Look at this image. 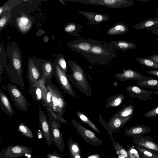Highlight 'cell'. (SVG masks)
Returning <instances> with one entry per match:
<instances>
[{"mask_svg": "<svg viewBox=\"0 0 158 158\" xmlns=\"http://www.w3.org/2000/svg\"><path fill=\"white\" fill-rule=\"evenodd\" d=\"M9 61L5 66L10 81L24 88L23 76V66L22 52L15 42L8 44L6 49Z\"/></svg>", "mask_w": 158, "mask_h": 158, "instance_id": "cell-1", "label": "cell"}, {"mask_svg": "<svg viewBox=\"0 0 158 158\" xmlns=\"http://www.w3.org/2000/svg\"><path fill=\"white\" fill-rule=\"evenodd\" d=\"M84 57L91 63L105 65L116 55L111 44L95 40L89 52Z\"/></svg>", "mask_w": 158, "mask_h": 158, "instance_id": "cell-2", "label": "cell"}, {"mask_svg": "<svg viewBox=\"0 0 158 158\" xmlns=\"http://www.w3.org/2000/svg\"><path fill=\"white\" fill-rule=\"evenodd\" d=\"M71 71L70 74H66L69 80L77 89L85 95L90 96L92 95L91 87L86 78L85 71L81 66L76 62L67 61Z\"/></svg>", "mask_w": 158, "mask_h": 158, "instance_id": "cell-3", "label": "cell"}, {"mask_svg": "<svg viewBox=\"0 0 158 158\" xmlns=\"http://www.w3.org/2000/svg\"><path fill=\"white\" fill-rule=\"evenodd\" d=\"M43 61L44 59H38L34 57L29 58L27 78L29 82V92L42 79Z\"/></svg>", "mask_w": 158, "mask_h": 158, "instance_id": "cell-4", "label": "cell"}, {"mask_svg": "<svg viewBox=\"0 0 158 158\" xmlns=\"http://www.w3.org/2000/svg\"><path fill=\"white\" fill-rule=\"evenodd\" d=\"M133 114L130 116L123 118L120 117L116 113L111 118L106 124L103 119L101 114H99L98 120L111 136L113 133L121 129L133 117Z\"/></svg>", "mask_w": 158, "mask_h": 158, "instance_id": "cell-5", "label": "cell"}, {"mask_svg": "<svg viewBox=\"0 0 158 158\" xmlns=\"http://www.w3.org/2000/svg\"><path fill=\"white\" fill-rule=\"evenodd\" d=\"M68 1L89 5H100L113 9L127 7L135 4V2L131 0H71Z\"/></svg>", "mask_w": 158, "mask_h": 158, "instance_id": "cell-6", "label": "cell"}, {"mask_svg": "<svg viewBox=\"0 0 158 158\" xmlns=\"http://www.w3.org/2000/svg\"><path fill=\"white\" fill-rule=\"evenodd\" d=\"M46 110L49 117V123L53 138V142L58 149L62 152L65 146L64 137L60 129V120L55 119L49 111Z\"/></svg>", "mask_w": 158, "mask_h": 158, "instance_id": "cell-7", "label": "cell"}, {"mask_svg": "<svg viewBox=\"0 0 158 158\" xmlns=\"http://www.w3.org/2000/svg\"><path fill=\"white\" fill-rule=\"evenodd\" d=\"M54 75L57 81L63 91L73 97L76 98V94L71 85L66 74L58 65L55 59L53 63Z\"/></svg>", "mask_w": 158, "mask_h": 158, "instance_id": "cell-8", "label": "cell"}, {"mask_svg": "<svg viewBox=\"0 0 158 158\" xmlns=\"http://www.w3.org/2000/svg\"><path fill=\"white\" fill-rule=\"evenodd\" d=\"M32 152V149L27 146L19 144L10 145L1 149L0 158H18L31 155Z\"/></svg>", "mask_w": 158, "mask_h": 158, "instance_id": "cell-9", "label": "cell"}, {"mask_svg": "<svg viewBox=\"0 0 158 158\" xmlns=\"http://www.w3.org/2000/svg\"><path fill=\"white\" fill-rule=\"evenodd\" d=\"M6 89L17 108L19 110L26 111L27 109V102L21 90L11 83L7 84Z\"/></svg>", "mask_w": 158, "mask_h": 158, "instance_id": "cell-10", "label": "cell"}, {"mask_svg": "<svg viewBox=\"0 0 158 158\" xmlns=\"http://www.w3.org/2000/svg\"><path fill=\"white\" fill-rule=\"evenodd\" d=\"M71 122L83 139L88 143L93 146L102 144V142L92 131L87 129L74 119Z\"/></svg>", "mask_w": 158, "mask_h": 158, "instance_id": "cell-11", "label": "cell"}, {"mask_svg": "<svg viewBox=\"0 0 158 158\" xmlns=\"http://www.w3.org/2000/svg\"><path fill=\"white\" fill-rule=\"evenodd\" d=\"M94 40L79 38L67 43V45L69 48L84 56L89 52Z\"/></svg>", "mask_w": 158, "mask_h": 158, "instance_id": "cell-12", "label": "cell"}, {"mask_svg": "<svg viewBox=\"0 0 158 158\" xmlns=\"http://www.w3.org/2000/svg\"><path fill=\"white\" fill-rule=\"evenodd\" d=\"M128 95L133 98H136L140 100L146 101L152 99V94L158 95V91H152L144 89L137 85H131L126 87Z\"/></svg>", "mask_w": 158, "mask_h": 158, "instance_id": "cell-13", "label": "cell"}, {"mask_svg": "<svg viewBox=\"0 0 158 158\" xmlns=\"http://www.w3.org/2000/svg\"><path fill=\"white\" fill-rule=\"evenodd\" d=\"M39 117L41 130L46 142L49 147H51L53 142L52 135L47 116L41 107L39 108Z\"/></svg>", "mask_w": 158, "mask_h": 158, "instance_id": "cell-14", "label": "cell"}, {"mask_svg": "<svg viewBox=\"0 0 158 158\" xmlns=\"http://www.w3.org/2000/svg\"><path fill=\"white\" fill-rule=\"evenodd\" d=\"M46 79H42L33 88L29 94L32 96L34 100L40 103L43 106L45 105V98L47 88L45 85Z\"/></svg>", "mask_w": 158, "mask_h": 158, "instance_id": "cell-15", "label": "cell"}, {"mask_svg": "<svg viewBox=\"0 0 158 158\" xmlns=\"http://www.w3.org/2000/svg\"><path fill=\"white\" fill-rule=\"evenodd\" d=\"M118 80L121 81L127 80H144L152 78L146 77L139 72L131 69L124 70L123 72L117 73L114 76Z\"/></svg>", "mask_w": 158, "mask_h": 158, "instance_id": "cell-16", "label": "cell"}, {"mask_svg": "<svg viewBox=\"0 0 158 158\" xmlns=\"http://www.w3.org/2000/svg\"><path fill=\"white\" fill-rule=\"evenodd\" d=\"M46 80L48 82L56 94L60 123H67V121L63 117L67 105L63 94L59 89L51 82V80L48 79H46Z\"/></svg>", "mask_w": 158, "mask_h": 158, "instance_id": "cell-17", "label": "cell"}, {"mask_svg": "<svg viewBox=\"0 0 158 158\" xmlns=\"http://www.w3.org/2000/svg\"><path fill=\"white\" fill-rule=\"evenodd\" d=\"M78 13L86 17L88 21L86 23L89 25H97L110 18L107 15L92 12L80 11Z\"/></svg>", "mask_w": 158, "mask_h": 158, "instance_id": "cell-18", "label": "cell"}, {"mask_svg": "<svg viewBox=\"0 0 158 158\" xmlns=\"http://www.w3.org/2000/svg\"><path fill=\"white\" fill-rule=\"evenodd\" d=\"M133 142L138 146L153 150L158 153V144L149 135H142L135 138Z\"/></svg>", "mask_w": 158, "mask_h": 158, "instance_id": "cell-19", "label": "cell"}, {"mask_svg": "<svg viewBox=\"0 0 158 158\" xmlns=\"http://www.w3.org/2000/svg\"><path fill=\"white\" fill-rule=\"evenodd\" d=\"M151 131V129L145 125L136 124L126 129L124 131V133L126 135L135 138Z\"/></svg>", "mask_w": 158, "mask_h": 158, "instance_id": "cell-20", "label": "cell"}, {"mask_svg": "<svg viewBox=\"0 0 158 158\" xmlns=\"http://www.w3.org/2000/svg\"><path fill=\"white\" fill-rule=\"evenodd\" d=\"M16 23L18 29L22 33L27 32L32 26V20L24 13L17 18Z\"/></svg>", "mask_w": 158, "mask_h": 158, "instance_id": "cell-21", "label": "cell"}, {"mask_svg": "<svg viewBox=\"0 0 158 158\" xmlns=\"http://www.w3.org/2000/svg\"><path fill=\"white\" fill-rule=\"evenodd\" d=\"M0 108L5 114L10 116L14 114L10 100L1 89L0 90Z\"/></svg>", "mask_w": 158, "mask_h": 158, "instance_id": "cell-22", "label": "cell"}, {"mask_svg": "<svg viewBox=\"0 0 158 158\" xmlns=\"http://www.w3.org/2000/svg\"><path fill=\"white\" fill-rule=\"evenodd\" d=\"M108 42L113 46L114 48L124 52L136 47V44L134 43L125 40L112 41Z\"/></svg>", "mask_w": 158, "mask_h": 158, "instance_id": "cell-23", "label": "cell"}, {"mask_svg": "<svg viewBox=\"0 0 158 158\" xmlns=\"http://www.w3.org/2000/svg\"><path fill=\"white\" fill-rule=\"evenodd\" d=\"M83 28L82 25L74 22H70L64 26V31L70 35L80 37V35L79 32L81 33Z\"/></svg>", "mask_w": 158, "mask_h": 158, "instance_id": "cell-24", "label": "cell"}, {"mask_svg": "<svg viewBox=\"0 0 158 158\" xmlns=\"http://www.w3.org/2000/svg\"><path fill=\"white\" fill-rule=\"evenodd\" d=\"M43 76L42 79L51 80L54 73L53 63L50 60L44 59L42 64Z\"/></svg>", "mask_w": 158, "mask_h": 158, "instance_id": "cell-25", "label": "cell"}, {"mask_svg": "<svg viewBox=\"0 0 158 158\" xmlns=\"http://www.w3.org/2000/svg\"><path fill=\"white\" fill-rule=\"evenodd\" d=\"M129 29L125 24L122 23H118L110 27L108 30L107 35L111 36L121 35L127 32Z\"/></svg>", "mask_w": 158, "mask_h": 158, "instance_id": "cell-26", "label": "cell"}, {"mask_svg": "<svg viewBox=\"0 0 158 158\" xmlns=\"http://www.w3.org/2000/svg\"><path fill=\"white\" fill-rule=\"evenodd\" d=\"M68 144L71 158H81V149L77 142L70 138L69 140Z\"/></svg>", "mask_w": 158, "mask_h": 158, "instance_id": "cell-27", "label": "cell"}, {"mask_svg": "<svg viewBox=\"0 0 158 158\" xmlns=\"http://www.w3.org/2000/svg\"><path fill=\"white\" fill-rule=\"evenodd\" d=\"M125 98L122 94H117L109 97L106 104V108L110 107H116L121 104Z\"/></svg>", "mask_w": 158, "mask_h": 158, "instance_id": "cell-28", "label": "cell"}, {"mask_svg": "<svg viewBox=\"0 0 158 158\" xmlns=\"http://www.w3.org/2000/svg\"><path fill=\"white\" fill-rule=\"evenodd\" d=\"M158 24V21L155 18H149L136 24L133 27L135 29H149Z\"/></svg>", "mask_w": 158, "mask_h": 158, "instance_id": "cell-29", "label": "cell"}, {"mask_svg": "<svg viewBox=\"0 0 158 158\" xmlns=\"http://www.w3.org/2000/svg\"><path fill=\"white\" fill-rule=\"evenodd\" d=\"M137 85L143 88H147L158 90V80L151 79L137 81Z\"/></svg>", "mask_w": 158, "mask_h": 158, "instance_id": "cell-30", "label": "cell"}, {"mask_svg": "<svg viewBox=\"0 0 158 158\" xmlns=\"http://www.w3.org/2000/svg\"><path fill=\"white\" fill-rule=\"evenodd\" d=\"M122 107V108L117 112L120 117L124 118L133 114L135 107L133 105L126 106L124 105Z\"/></svg>", "mask_w": 158, "mask_h": 158, "instance_id": "cell-31", "label": "cell"}, {"mask_svg": "<svg viewBox=\"0 0 158 158\" xmlns=\"http://www.w3.org/2000/svg\"><path fill=\"white\" fill-rule=\"evenodd\" d=\"M7 55L4 50V46L2 44H0V76L4 72V68L7 64Z\"/></svg>", "mask_w": 158, "mask_h": 158, "instance_id": "cell-32", "label": "cell"}, {"mask_svg": "<svg viewBox=\"0 0 158 158\" xmlns=\"http://www.w3.org/2000/svg\"><path fill=\"white\" fill-rule=\"evenodd\" d=\"M78 118L83 123L87 124L93 130L98 133H100V131L96 126L86 115L80 111L76 113Z\"/></svg>", "mask_w": 158, "mask_h": 158, "instance_id": "cell-33", "label": "cell"}, {"mask_svg": "<svg viewBox=\"0 0 158 158\" xmlns=\"http://www.w3.org/2000/svg\"><path fill=\"white\" fill-rule=\"evenodd\" d=\"M18 131L24 136L30 139L34 138L33 133L30 128L23 122L19 124Z\"/></svg>", "mask_w": 158, "mask_h": 158, "instance_id": "cell-34", "label": "cell"}, {"mask_svg": "<svg viewBox=\"0 0 158 158\" xmlns=\"http://www.w3.org/2000/svg\"><path fill=\"white\" fill-rule=\"evenodd\" d=\"M110 137L117 154L121 155L125 158H130L127 151L118 143L115 142L112 136Z\"/></svg>", "mask_w": 158, "mask_h": 158, "instance_id": "cell-35", "label": "cell"}, {"mask_svg": "<svg viewBox=\"0 0 158 158\" xmlns=\"http://www.w3.org/2000/svg\"><path fill=\"white\" fill-rule=\"evenodd\" d=\"M134 146L135 149L139 152L141 153L145 156L150 158H158V153L157 152L135 145Z\"/></svg>", "mask_w": 158, "mask_h": 158, "instance_id": "cell-36", "label": "cell"}, {"mask_svg": "<svg viewBox=\"0 0 158 158\" xmlns=\"http://www.w3.org/2000/svg\"><path fill=\"white\" fill-rule=\"evenodd\" d=\"M11 13V10H8L3 12L0 15V31L8 24L10 18Z\"/></svg>", "mask_w": 158, "mask_h": 158, "instance_id": "cell-37", "label": "cell"}, {"mask_svg": "<svg viewBox=\"0 0 158 158\" xmlns=\"http://www.w3.org/2000/svg\"><path fill=\"white\" fill-rule=\"evenodd\" d=\"M136 60L140 64L147 67L158 69V64L148 58L136 57Z\"/></svg>", "mask_w": 158, "mask_h": 158, "instance_id": "cell-38", "label": "cell"}, {"mask_svg": "<svg viewBox=\"0 0 158 158\" xmlns=\"http://www.w3.org/2000/svg\"><path fill=\"white\" fill-rule=\"evenodd\" d=\"M55 59L58 65L66 73L68 67L64 55L63 54L58 55Z\"/></svg>", "mask_w": 158, "mask_h": 158, "instance_id": "cell-39", "label": "cell"}, {"mask_svg": "<svg viewBox=\"0 0 158 158\" xmlns=\"http://www.w3.org/2000/svg\"><path fill=\"white\" fill-rule=\"evenodd\" d=\"M134 147L131 146L128 147L127 152L130 158H140L139 152Z\"/></svg>", "mask_w": 158, "mask_h": 158, "instance_id": "cell-40", "label": "cell"}, {"mask_svg": "<svg viewBox=\"0 0 158 158\" xmlns=\"http://www.w3.org/2000/svg\"><path fill=\"white\" fill-rule=\"evenodd\" d=\"M45 106L46 105L49 108H52V96L51 92L48 88L45 97Z\"/></svg>", "mask_w": 158, "mask_h": 158, "instance_id": "cell-41", "label": "cell"}, {"mask_svg": "<svg viewBox=\"0 0 158 158\" xmlns=\"http://www.w3.org/2000/svg\"><path fill=\"white\" fill-rule=\"evenodd\" d=\"M143 115L147 118H151L158 116V106L145 112Z\"/></svg>", "mask_w": 158, "mask_h": 158, "instance_id": "cell-42", "label": "cell"}, {"mask_svg": "<svg viewBox=\"0 0 158 158\" xmlns=\"http://www.w3.org/2000/svg\"><path fill=\"white\" fill-rule=\"evenodd\" d=\"M47 158H63L56 151H53L52 153L47 154Z\"/></svg>", "mask_w": 158, "mask_h": 158, "instance_id": "cell-43", "label": "cell"}, {"mask_svg": "<svg viewBox=\"0 0 158 158\" xmlns=\"http://www.w3.org/2000/svg\"><path fill=\"white\" fill-rule=\"evenodd\" d=\"M148 58L153 61L156 63L158 64V55L154 54L151 56H149Z\"/></svg>", "mask_w": 158, "mask_h": 158, "instance_id": "cell-44", "label": "cell"}, {"mask_svg": "<svg viewBox=\"0 0 158 158\" xmlns=\"http://www.w3.org/2000/svg\"><path fill=\"white\" fill-rule=\"evenodd\" d=\"M146 72L148 74L158 77V70H146Z\"/></svg>", "mask_w": 158, "mask_h": 158, "instance_id": "cell-45", "label": "cell"}, {"mask_svg": "<svg viewBox=\"0 0 158 158\" xmlns=\"http://www.w3.org/2000/svg\"><path fill=\"white\" fill-rule=\"evenodd\" d=\"M148 30H150L152 33L158 35V24L149 28Z\"/></svg>", "mask_w": 158, "mask_h": 158, "instance_id": "cell-46", "label": "cell"}, {"mask_svg": "<svg viewBox=\"0 0 158 158\" xmlns=\"http://www.w3.org/2000/svg\"><path fill=\"white\" fill-rule=\"evenodd\" d=\"M100 155L98 154H96L90 155L87 158H100Z\"/></svg>", "mask_w": 158, "mask_h": 158, "instance_id": "cell-47", "label": "cell"}, {"mask_svg": "<svg viewBox=\"0 0 158 158\" xmlns=\"http://www.w3.org/2000/svg\"><path fill=\"white\" fill-rule=\"evenodd\" d=\"M43 133L41 130H39L38 132V137L39 139H40L42 136Z\"/></svg>", "mask_w": 158, "mask_h": 158, "instance_id": "cell-48", "label": "cell"}, {"mask_svg": "<svg viewBox=\"0 0 158 158\" xmlns=\"http://www.w3.org/2000/svg\"><path fill=\"white\" fill-rule=\"evenodd\" d=\"M139 152V154L140 155V158H150L148 157H147L143 155L142 153L140 152Z\"/></svg>", "mask_w": 158, "mask_h": 158, "instance_id": "cell-49", "label": "cell"}, {"mask_svg": "<svg viewBox=\"0 0 158 158\" xmlns=\"http://www.w3.org/2000/svg\"><path fill=\"white\" fill-rule=\"evenodd\" d=\"M137 1L148 2L154 0H135Z\"/></svg>", "mask_w": 158, "mask_h": 158, "instance_id": "cell-50", "label": "cell"}, {"mask_svg": "<svg viewBox=\"0 0 158 158\" xmlns=\"http://www.w3.org/2000/svg\"><path fill=\"white\" fill-rule=\"evenodd\" d=\"M59 1L60 2H61L62 3V4H63L64 5H65V0H64V1L59 0Z\"/></svg>", "mask_w": 158, "mask_h": 158, "instance_id": "cell-51", "label": "cell"}, {"mask_svg": "<svg viewBox=\"0 0 158 158\" xmlns=\"http://www.w3.org/2000/svg\"><path fill=\"white\" fill-rule=\"evenodd\" d=\"M155 18L158 21V17Z\"/></svg>", "mask_w": 158, "mask_h": 158, "instance_id": "cell-52", "label": "cell"}, {"mask_svg": "<svg viewBox=\"0 0 158 158\" xmlns=\"http://www.w3.org/2000/svg\"><path fill=\"white\" fill-rule=\"evenodd\" d=\"M156 40L158 42V38L156 39Z\"/></svg>", "mask_w": 158, "mask_h": 158, "instance_id": "cell-53", "label": "cell"}, {"mask_svg": "<svg viewBox=\"0 0 158 158\" xmlns=\"http://www.w3.org/2000/svg\"><path fill=\"white\" fill-rule=\"evenodd\" d=\"M157 11L158 12V7L157 8Z\"/></svg>", "mask_w": 158, "mask_h": 158, "instance_id": "cell-54", "label": "cell"}]
</instances>
